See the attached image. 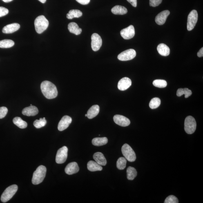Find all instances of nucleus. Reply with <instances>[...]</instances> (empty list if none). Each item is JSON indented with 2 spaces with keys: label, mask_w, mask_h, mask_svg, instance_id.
<instances>
[{
  "label": "nucleus",
  "mask_w": 203,
  "mask_h": 203,
  "mask_svg": "<svg viewBox=\"0 0 203 203\" xmlns=\"http://www.w3.org/2000/svg\"><path fill=\"white\" fill-rule=\"evenodd\" d=\"M121 37L125 40L132 39L135 35V29L133 25H130L127 28L123 29L120 31Z\"/></svg>",
  "instance_id": "obj_11"
},
{
  "label": "nucleus",
  "mask_w": 203,
  "mask_h": 203,
  "mask_svg": "<svg viewBox=\"0 0 203 203\" xmlns=\"http://www.w3.org/2000/svg\"><path fill=\"white\" fill-rule=\"evenodd\" d=\"M14 45V42L12 40L6 39L0 41V48H10Z\"/></svg>",
  "instance_id": "obj_30"
},
{
  "label": "nucleus",
  "mask_w": 203,
  "mask_h": 203,
  "mask_svg": "<svg viewBox=\"0 0 203 203\" xmlns=\"http://www.w3.org/2000/svg\"><path fill=\"white\" fill-rule=\"evenodd\" d=\"M18 190L16 185H12L8 186L5 190L1 197V201L3 203H6L11 199Z\"/></svg>",
  "instance_id": "obj_4"
},
{
  "label": "nucleus",
  "mask_w": 203,
  "mask_h": 203,
  "mask_svg": "<svg viewBox=\"0 0 203 203\" xmlns=\"http://www.w3.org/2000/svg\"><path fill=\"white\" fill-rule=\"evenodd\" d=\"M113 119L116 124L121 126H127L130 124V120L122 115H116L114 116Z\"/></svg>",
  "instance_id": "obj_13"
},
{
  "label": "nucleus",
  "mask_w": 203,
  "mask_h": 203,
  "mask_svg": "<svg viewBox=\"0 0 203 203\" xmlns=\"http://www.w3.org/2000/svg\"><path fill=\"white\" fill-rule=\"evenodd\" d=\"M39 1L41 2L44 3L46 2V0H39Z\"/></svg>",
  "instance_id": "obj_43"
},
{
  "label": "nucleus",
  "mask_w": 203,
  "mask_h": 203,
  "mask_svg": "<svg viewBox=\"0 0 203 203\" xmlns=\"http://www.w3.org/2000/svg\"><path fill=\"white\" fill-rule=\"evenodd\" d=\"M68 28L71 33L79 35L82 32V29L79 28L78 25L75 22L70 23L68 25Z\"/></svg>",
  "instance_id": "obj_22"
},
{
  "label": "nucleus",
  "mask_w": 203,
  "mask_h": 203,
  "mask_svg": "<svg viewBox=\"0 0 203 203\" xmlns=\"http://www.w3.org/2000/svg\"><path fill=\"white\" fill-rule=\"evenodd\" d=\"M88 169L91 172L101 171L102 170V167L97 163L93 161H89L87 163Z\"/></svg>",
  "instance_id": "obj_23"
},
{
  "label": "nucleus",
  "mask_w": 203,
  "mask_h": 203,
  "mask_svg": "<svg viewBox=\"0 0 203 203\" xmlns=\"http://www.w3.org/2000/svg\"><path fill=\"white\" fill-rule=\"evenodd\" d=\"M14 124L21 129L26 128L27 126V123L23 121L21 117H16L13 120Z\"/></svg>",
  "instance_id": "obj_29"
},
{
  "label": "nucleus",
  "mask_w": 203,
  "mask_h": 203,
  "mask_svg": "<svg viewBox=\"0 0 203 203\" xmlns=\"http://www.w3.org/2000/svg\"><path fill=\"white\" fill-rule=\"evenodd\" d=\"M121 152L125 158L130 162H134L136 159L135 153L129 145L125 144L121 148Z\"/></svg>",
  "instance_id": "obj_6"
},
{
  "label": "nucleus",
  "mask_w": 203,
  "mask_h": 203,
  "mask_svg": "<svg viewBox=\"0 0 203 203\" xmlns=\"http://www.w3.org/2000/svg\"><path fill=\"white\" fill-rule=\"evenodd\" d=\"M126 172L127 177L128 180H133L137 176V173L136 170L132 167H129Z\"/></svg>",
  "instance_id": "obj_26"
},
{
  "label": "nucleus",
  "mask_w": 203,
  "mask_h": 203,
  "mask_svg": "<svg viewBox=\"0 0 203 203\" xmlns=\"http://www.w3.org/2000/svg\"><path fill=\"white\" fill-rule=\"evenodd\" d=\"M108 139L106 137H97L92 139V143L94 146H100L107 144Z\"/></svg>",
  "instance_id": "obj_25"
},
{
  "label": "nucleus",
  "mask_w": 203,
  "mask_h": 203,
  "mask_svg": "<svg viewBox=\"0 0 203 203\" xmlns=\"http://www.w3.org/2000/svg\"><path fill=\"white\" fill-rule=\"evenodd\" d=\"M68 148L63 147L58 150L56 156V162L58 164H63L66 161L68 155Z\"/></svg>",
  "instance_id": "obj_8"
},
{
  "label": "nucleus",
  "mask_w": 203,
  "mask_h": 203,
  "mask_svg": "<svg viewBox=\"0 0 203 203\" xmlns=\"http://www.w3.org/2000/svg\"><path fill=\"white\" fill-rule=\"evenodd\" d=\"M162 0H149L150 6L156 7L160 4L162 2Z\"/></svg>",
  "instance_id": "obj_37"
},
{
  "label": "nucleus",
  "mask_w": 203,
  "mask_h": 203,
  "mask_svg": "<svg viewBox=\"0 0 203 203\" xmlns=\"http://www.w3.org/2000/svg\"><path fill=\"white\" fill-rule=\"evenodd\" d=\"M92 48L94 51L99 50L102 45V39L101 36L97 33L92 34Z\"/></svg>",
  "instance_id": "obj_10"
},
{
  "label": "nucleus",
  "mask_w": 203,
  "mask_h": 203,
  "mask_svg": "<svg viewBox=\"0 0 203 203\" xmlns=\"http://www.w3.org/2000/svg\"><path fill=\"white\" fill-rule=\"evenodd\" d=\"M132 81L129 78L124 77L119 81L118 84V88L121 91L125 90L131 86Z\"/></svg>",
  "instance_id": "obj_15"
},
{
  "label": "nucleus",
  "mask_w": 203,
  "mask_h": 203,
  "mask_svg": "<svg viewBox=\"0 0 203 203\" xmlns=\"http://www.w3.org/2000/svg\"><path fill=\"white\" fill-rule=\"evenodd\" d=\"M111 12L113 14L117 15H124L127 13L128 10L124 7L116 5L112 8Z\"/></svg>",
  "instance_id": "obj_24"
},
{
  "label": "nucleus",
  "mask_w": 203,
  "mask_h": 203,
  "mask_svg": "<svg viewBox=\"0 0 203 203\" xmlns=\"http://www.w3.org/2000/svg\"><path fill=\"white\" fill-rule=\"evenodd\" d=\"M157 50L160 55L163 56H168L170 53V48L165 44L161 43L157 47Z\"/></svg>",
  "instance_id": "obj_21"
},
{
  "label": "nucleus",
  "mask_w": 203,
  "mask_h": 203,
  "mask_svg": "<svg viewBox=\"0 0 203 203\" xmlns=\"http://www.w3.org/2000/svg\"><path fill=\"white\" fill-rule=\"evenodd\" d=\"M83 15L82 12L78 10H71L67 14V18L68 19H72L74 18H79Z\"/></svg>",
  "instance_id": "obj_27"
},
{
  "label": "nucleus",
  "mask_w": 203,
  "mask_h": 203,
  "mask_svg": "<svg viewBox=\"0 0 203 203\" xmlns=\"http://www.w3.org/2000/svg\"><path fill=\"white\" fill-rule=\"evenodd\" d=\"M8 111V109L6 107H0V119L4 118L6 116Z\"/></svg>",
  "instance_id": "obj_36"
},
{
  "label": "nucleus",
  "mask_w": 203,
  "mask_h": 203,
  "mask_svg": "<svg viewBox=\"0 0 203 203\" xmlns=\"http://www.w3.org/2000/svg\"><path fill=\"white\" fill-rule=\"evenodd\" d=\"M99 112V106L98 105H94L88 110L87 113L88 119H92L98 115Z\"/></svg>",
  "instance_id": "obj_20"
},
{
  "label": "nucleus",
  "mask_w": 203,
  "mask_h": 203,
  "mask_svg": "<svg viewBox=\"0 0 203 203\" xmlns=\"http://www.w3.org/2000/svg\"><path fill=\"white\" fill-rule=\"evenodd\" d=\"M154 86L159 88L166 87L167 86V83L166 81L162 79H156L153 82Z\"/></svg>",
  "instance_id": "obj_34"
},
{
  "label": "nucleus",
  "mask_w": 203,
  "mask_h": 203,
  "mask_svg": "<svg viewBox=\"0 0 203 203\" xmlns=\"http://www.w3.org/2000/svg\"><path fill=\"white\" fill-rule=\"evenodd\" d=\"M8 9L3 7H0V17H3L8 13Z\"/></svg>",
  "instance_id": "obj_38"
},
{
  "label": "nucleus",
  "mask_w": 203,
  "mask_h": 203,
  "mask_svg": "<svg viewBox=\"0 0 203 203\" xmlns=\"http://www.w3.org/2000/svg\"><path fill=\"white\" fill-rule=\"evenodd\" d=\"M197 56L199 57H202L203 56V48H202L199 50L197 54Z\"/></svg>",
  "instance_id": "obj_41"
},
{
  "label": "nucleus",
  "mask_w": 203,
  "mask_h": 203,
  "mask_svg": "<svg viewBox=\"0 0 203 203\" xmlns=\"http://www.w3.org/2000/svg\"><path fill=\"white\" fill-rule=\"evenodd\" d=\"M161 104L160 99L158 97H155L152 99L149 103V107L152 109H154L158 107Z\"/></svg>",
  "instance_id": "obj_32"
},
{
  "label": "nucleus",
  "mask_w": 203,
  "mask_h": 203,
  "mask_svg": "<svg viewBox=\"0 0 203 203\" xmlns=\"http://www.w3.org/2000/svg\"><path fill=\"white\" fill-rule=\"evenodd\" d=\"M85 116H86V117H87V114H86V115H85Z\"/></svg>",
  "instance_id": "obj_44"
},
{
  "label": "nucleus",
  "mask_w": 203,
  "mask_h": 203,
  "mask_svg": "<svg viewBox=\"0 0 203 203\" xmlns=\"http://www.w3.org/2000/svg\"><path fill=\"white\" fill-rule=\"evenodd\" d=\"M49 21L44 16H40L36 18L34 25L37 33L40 34L46 30L48 27Z\"/></svg>",
  "instance_id": "obj_3"
},
{
  "label": "nucleus",
  "mask_w": 203,
  "mask_h": 203,
  "mask_svg": "<svg viewBox=\"0 0 203 203\" xmlns=\"http://www.w3.org/2000/svg\"><path fill=\"white\" fill-rule=\"evenodd\" d=\"M79 170V167L77 163L73 162L70 163L66 166L65 171L67 174L71 175L78 173Z\"/></svg>",
  "instance_id": "obj_16"
},
{
  "label": "nucleus",
  "mask_w": 203,
  "mask_h": 203,
  "mask_svg": "<svg viewBox=\"0 0 203 203\" xmlns=\"http://www.w3.org/2000/svg\"><path fill=\"white\" fill-rule=\"evenodd\" d=\"M196 128V123L194 118L191 116H188L184 122V130L186 133L191 135L195 133Z\"/></svg>",
  "instance_id": "obj_5"
},
{
  "label": "nucleus",
  "mask_w": 203,
  "mask_h": 203,
  "mask_svg": "<svg viewBox=\"0 0 203 203\" xmlns=\"http://www.w3.org/2000/svg\"><path fill=\"white\" fill-rule=\"evenodd\" d=\"M20 28V25L17 23H12L6 25L3 28L2 32L5 34H11L17 31Z\"/></svg>",
  "instance_id": "obj_17"
},
{
  "label": "nucleus",
  "mask_w": 203,
  "mask_h": 203,
  "mask_svg": "<svg viewBox=\"0 0 203 203\" xmlns=\"http://www.w3.org/2000/svg\"><path fill=\"white\" fill-rule=\"evenodd\" d=\"M2 1L8 3L10 2L13 1V0H2Z\"/></svg>",
  "instance_id": "obj_42"
},
{
  "label": "nucleus",
  "mask_w": 203,
  "mask_h": 203,
  "mask_svg": "<svg viewBox=\"0 0 203 203\" xmlns=\"http://www.w3.org/2000/svg\"><path fill=\"white\" fill-rule=\"evenodd\" d=\"M198 20V13L196 10H193L190 12L188 16L187 28L190 31L195 28Z\"/></svg>",
  "instance_id": "obj_7"
},
{
  "label": "nucleus",
  "mask_w": 203,
  "mask_h": 203,
  "mask_svg": "<svg viewBox=\"0 0 203 203\" xmlns=\"http://www.w3.org/2000/svg\"><path fill=\"white\" fill-rule=\"evenodd\" d=\"M170 12L168 10H164L161 12L155 17V22L158 25H161L164 24L167 18L169 15Z\"/></svg>",
  "instance_id": "obj_14"
},
{
  "label": "nucleus",
  "mask_w": 203,
  "mask_h": 203,
  "mask_svg": "<svg viewBox=\"0 0 203 203\" xmlns=\"http://www.w3.org/2000/svg\"><path fill=\"white\" fill-rule=\"evenodd\" d=\"M47 121L45 118H40L39 120H36L34 122V125L36 128L39 129L43 127L46 125Z\"/></svg>",
  "instance_id": "obj_33"
},
{
  "label": "nucleus",
  "mask_w": 203,
  "mask_h": 203,
  "mask_svg": "<svg viewBox=\"0 0 203 203\" xmlns=\"http://www.w3.org/2000/svg\"><path fill=\"white\" fill-rule=\"evenodd\" d=\"M165 203H178L179 201L177 197L173 195L168 196L165 200Z\"/></svg>",
  "instance_id": "obj_35"
},
{
  "label": "nucleus",
  "mask_w": 203,
  "mask_h": 203,
  "mask_svg": "<svg viewBox=\"0 0 203 203\" xmlns=\"http://www.w3.org/2000/svg\"><path fill=\"white\" fill-rule=\"evenodd\" d=\"M136 55V52L133 49H129L121 52L118 56V59L121 61H126L133 59Z\"/></svg>",
  "instance_id": "obj_9"
},
{
  "label": "nucleus",
  "mask_w": 203,
  "mask_h": 203,
  "mask_svg": "<svg viewBox=\"0 0 203 203\" xmlns=\"http://www.w3.org/2000/svg\"><path fill=\"white\" fill-rule=\"evenodd\" d=\"M192 93L191 91L188 88H180L177 90V97H180L184 95L185 97L187 98L192 95Z\"/></svg>",
  "instance_id": "obj_28"
},
{
  "label": "nucleus",
  "mask_w": 203,
  "mask_h": 203,
  "mask_svg": "<svg viewBox=\"0 0 203 203\" xmlns=\"http://www.w3.org/2000/svg\"><path fill=\"white\" fill-rule=\"evenodd\" d=\"M22 113L23 115L28 116H33L37 115L39 110L37 107L32 106L25 108L23 110Z\"/></svg>",
  "instance_id": "obj_18"
},
{
  "label": "nucleus",
  "mask_w": 203,
  "mask_h": 203,
  "mask_svg": "<svg viewBox=\"0 0 203 203\" xmlns=\"http://www.w3.org/2000/svg\"><path fill=\"white\" fill-rule=\"evenodd\" d=\"M90 0H76L77 2L82 5H87L90 2Z\"/></svg>",
  "instance_id": "obj_39"
},
{
  "label": "nucleus",
  "mask_w": 203,
  "mask_h": 203,
  "mask_svg": "<svg viewBox=\"0 0 203 203\" xmlns=\"http://www.w3.org/2000/svg\"><path fill=\"white\" fill-rule=\"evenodd\" d=\"M46 168L44 166L41 165L34 172L32 183L34 185H38L42 182L46 176Z\"/></svg>",
  "instance_id": "obj_2"
},
{
  "label": "nucleus",
  "mask_w": 203,
  "mask_h": 203,
  "mask_svg": "<svg viewBox=\"0 0 203 203\" xmlns=\"http://www.w3.org/2000/svg\"><path fill=\"white\" fill-rule=\"evenodd\" d=\"M72 121L71 117L68 116H64L59 121V125H58V130L59 131H61L66 129L72 123Z\"/></svg>",
  "instance_id": "obj_12"
},
{
  "label": "nucleus",
  "mask_w": 203,
  "mask_h": 203,
  "mask_svg": "<svg viewBox=\"0 0 203 203\" xmlns=\"http://www.w3.org/2000/svg\"><path fill=\"white\" fill-rule=\"evenodd\" d=\"M93 158L96 162L101 166H105L106 164L107 161L106 158L101 152L95 153L93 155Z\"/></svg>",
  "instance_id": "obj_19"
},
{
  "label": "nucleus",
  "mask_w": 203,
  "mask_h": 203,
  "mask_svg": "<svg viewBox=\"0 0 203 203\" xmlns=\"http://www.w3.org/2000/svg\"><path fill=\"white\" fill-rule=\"evenodd\" d=\"M41 89L43 95L47 99H52L57 97V88L55 85L50 81H45L41 83Z\"/></svg>",
  "instance_id": "obj_1"
},
{
  "label": "nucleus",
  "mask_w": 203,
  "mask_h": 203,
  "mask_svg": "<svg viewBox=\"0 0 203 203\" xmlns=\"http://www.w3.org/2000/svg\"><path fill=\"white\" fill-rule=\"evenodd\" d=\"M131 4L132 6L136 7L137 6V0H127Z\"/></svg>",
  "instance_id": "obj_40"
},
{
  "label": "nucleus",
  "mask_w": 203,
  "mask_h": 203,
  "mask_svg": "<svg viewBox=\"0 0 203 203\" xmlns=\"http://www.w3.org/2000/svg\"><path fill=\"white\" fill-rule=\"evenodd\" d=\"M126 159L125 158H119L117 162V168L120 170L124 169L126 167Z\"/></svg>",
  "instance_id": "obj_31"
}]
</instances>
